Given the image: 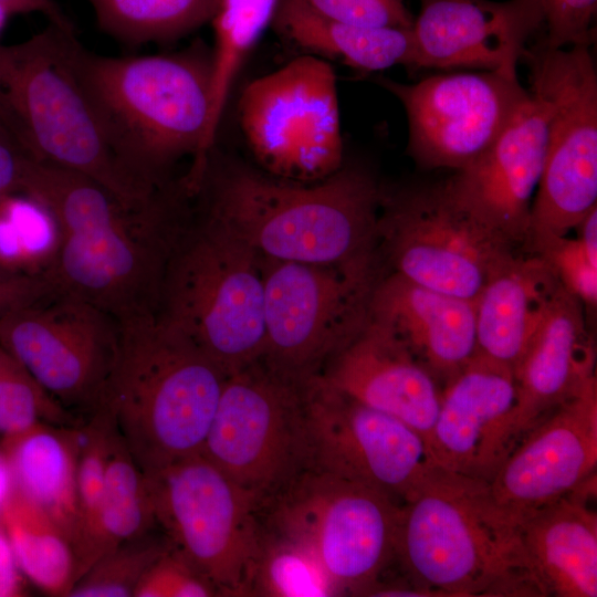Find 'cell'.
<instances>
[{"mask_svg":"<svg viewBox=\"0 0 597 597\" xmlns=\"http://www.w3.org/2000/svg\"><path fill=\"white\" fill-rule=\"evenodd\" d=\"M19 193L52 224L45 275L67 293L123 320L156 312L172 248L187 222L179 184L130 206L94 179L25 157Z\"/></svg>","mask_w":597,"mask_h":597,"instance_id":"cell-1","label":"cell"},{"mask_svg":"<svg viewBox=\"0 0 597 597\" xmlns=\"http://www.w3.org/2000/svg\"><path fill=\"white\" fill-rule=\"evenodd\" d=\"M75 75L107 139L128 174L145 189L168 185L170 167L185 156L192 165L188 189L200 184L211 117V51L202 43L170 54L109 56L76 38Z\"/></svg>","mask_w":597,"mask_h":597,"instance_id":"cell-2","label":"cell"},{"mask_svg":"<svg viewBox=\"0 0 597 597\" xmlns=\"http://www.w3.org/2000/svg\"><path fill=\"white\" fill-rule=\"evenodd\" d=\"M202 214L265 259L345 264L377 254L385 192L366 170L342 167L298 184L241 165L206 166Z\"/></svg>","mask_w":597,"mask_h":597,"instance_id":"cell-3","label":"cell"},{"mask_svg":"<svg viewBox=\"0 0 597 597\" xmlns=\"http://www.w3.org/2000/svg\"><path fill=\"white\" fill-rule=\"evenodd\" d=\"M395 559L429 596H536L519 519L488 482L436 465L400 506Z\"/></svg>","mask_w":597,"mask_h":597,"instance_id":"cell-4","label":"cell"},{"mask_svg":"<svg viewBox=\"0 0 597 597\" xmlns=\"http://www.w3.org/2000/svg\"><path fill=\"white\" fill-rule=\"evenodd\" d=\"M118 323L101 406L148 475L201 452L228 374L154 312Z\"/></svg>","mask_w":597,"mask_h":597,"instance_id":"cell-5","label":"cell"},{"mask_svg":"<svg viewBox=\"0 0 597 597\" xmlns=\"http://www.w3.org/2000/svg\"><path fill=\"white\" fill-rule=\"evenodd\" d=\"M76 31L50 23L28 40L0 44V123L35 161L85 175L130 206L142 187L115 155L72 65Z\"/></svg>","mask_w":597,"mask_h":597,"instance_id":"cell-6","label":"cell"},{"mask_svg":"<svg viewBox=\"0 0 597 597\" xmlns=\"http://www.w3.org/2000/svg\"><path fill=\"white\" fill-rule=\"evenodd\" d=\"M156 314L224 373L263 357V260L201 214L181 230L168 259Z\"/></svg>","mask_w":597,"mask_h":597,"instance_id":"cell-7","label":"cell"},{"mask_svg":"<svg viewBox=\"0 0 597 597\" xmlns=\"http://www.w3.org/2000/svg\"><path fill=\"white\" fill-rule=\"evenodd\" d=\"M400 506L380 490L306 469L262 507L261 521L308 548L338 596H369L395 559Z\"/></svg>","mask_w":597,"mask_h":597,"instance_id":"cell-8","label":"cell"},{"mask_svg":"<svg viewBox=\"0 0 597 597\" xmlns=\"http://www.w3.org/2000/svg\"><path fill=\"white\" fill-rule=\"evenodd\" d=\"M145 478L168 545L220 596H249L262 534L258 499L201 453Z\"/></svg>","mask_w":597,"mask_h":597,"instance_id":"cell-9","label":"cell"},{"mask_svg":"<svg viewBox=\"0 0 597 597\" xmlns=\"http://www.w3.org/2000/svg\"><path fill=\"white\" fill-rule=\"evenodd\" d=\"M262 260L265 348L261 359L303 384L365 326L383 265L378 254L345 264Z\"/></svg>","mask_w":597,"mask_h":597,"instance_id":"cell-10","label":"cell"},{"mask_svg":"<svg viewBox=\"0 0 597 597\" xmlns=\"http://www.w3.org/2000/svg\"><path fill=\"white\" fill-rule=\"evenodd\" d=\"M530 84L551 103L544 168L532 203L528 251L564 237L597 207V74L589 46L525 51Z\"/></svg>","mask_w":597,"mask_h":597,"instance_id":"cell-11","label":"cell"},{"mask_svg":"<svg viewBox=\"0 0 597 597\" xmlns=\"http://www.w3.org/2000/svg\"><path fill=\"white\" fill-rule=\"evenodd\" d=\"M517 250L463 209L443 181L384 195L380 263L423 287L474 302Z\"/></svg>","mask_w":597,"mask_h":597,"instance_id":"cell-12","label":"cell"},{"mask_svg":"<svg viewBox=\"0 0 597 597\" xmlns=\"http://www.w3.org/2000/svg\"><path fill=\"white\" fill-rule=\"evenodd\" d=\"M303 384L262 359L228 374L200 452L262 507L310 467Z\"/></svg>","mask_w":597,"mask_h":597,"instance_id":"cell-13","label":"cell"},{"mask_svg":"<svg viewBox=\"0 0 597 597\" xmlns=\"http://www.w3.org/2000/svg\"><path fill=\"white\" fill-rule=\"evenodd\" d=\"M238 111L250 150L274 178L311 184L343 167L336 80L325 60L302 55L254 80Z\"/></svg>","mask_w":597,"mask_h":597,"instance_id":"cell-14","label":"cell"},{"mask_svg":"<svg viewBox=\"0 0 597 597\" xmlns=\"http://www.w3.org/2000/svg\"><path fill=\"white\" fill-rule=\"evenodd\" d=\"M118 336L117 318L55 289L0 313V346L81 422L102 405Z\"/></svg>","mask_w":597,"mask_h":597,"instance_id":"cell-15","label":"cell"},{"mask_svg":"<svg viewBox=\"0 0 597 597\" xmlns=\"http://www.w3.org/2000/svg\"><path fill=\"white\" fill-rule=\"evenodd\" d=\"M310 467L380 490L402 504L436 467L425 439L400 420L333 388L303 384Z\"/></svg>","mask_w":597,"mask_h":597,"instance_id":"cell-16","label":"cell"},{"mask_svg":"<svg viewBox=\"0 0 597 597\" xmlns=\"http://www.w3.org/2000/svg\"><path fill=\"white\" fill-rule=\"evenodd\" d=\"M379 83L402 104L408 153L426 169L461 170L499 138L528 91L516 73L479 71L439 74L405 84Z\"/></svg>","mask_w":597,"mask_h":597,"instance_id":"cell-17","label":"cell"},{"mask_svg":"<svg viewBox=\"0 0 597 597\" xmlns=\"http://www.w3.org/2000/svg\"><path fill=\"white\" fill-rule=\"evenodd\" d=\"M494 144L470 166L444 180L468 212L523 249L532 203L544 168L551 103L535 86Z\"/></svg>","mask_w":597,"mask_h":597,"instance_id":"cell-18","label":"cell"},{"mask_svg":"<svg viewBox=\"0 0 597 597\" xmlns=\"http://www.w3.org/2000/svg\"><path fill=\"white\" fill-rule=\"evenodd\" d=\"M597 468V380L532 428L504 459L490 491L517 519L575 491Z\"/></svg>","mask_w":597,"mask_h":597,"instance_id":"cell-19","label":"cell"},{"mask_svg":"<svg viewBox=\"0 0 597 597\" xmlns=\"http://www.w3.org/2000/svg\"><path fill=\"white\" fill-rule=\"evenodd\" d=\"M515 401L513 369L476 353L442 386L427 441L433 463L490 483L510 453L506 432Z\"/></svg>","mask_w":597,"mask_h":597,"instance_id":"cell-20","label":"cell"},{"mask_svg":"<svg viewBox=\"0 0 597 597\" xmlns=\"http://www.w3.org/2000/svg\"><path fill=\"white\" fill-rule=\"evenodd\" d=\"M543 23L541 0H421L412 25L418 69L516 73L528 39Z\"/></svg>","mask_w":597,"mask_h":597,"instance_id":"cell-21","label":"cell"},{"mask_svg":"<svg viewBox=\"0 0 597 597\" xmlns=\"http://www.w3.org/2000/svg\"><path fill=\"white\" fill-rule=\"evenodd\" d=\"M514 376L516 401L506 432L510 452L551 411L596 379L585 306L559 282Z\"/></svg>","mask_w":597,"mask_h":597,"instance_id":"cell-22","label":"cell"},{"mask_svg":"<svg viewBox=\"0 0 597 597\" xmlns=\"http://www.w3.org/2000/svg\"><path fill=\"white\" fill-rule=\"evenodd\" d=\"M317 376L359 402L387 413L426 441L438 415L442 386L388 331L369 321Z\"/></svg>","mask_w":597,"mask_h":597,"instance_id":"cell-23","label":"cell"},{"mask_svg":"<svg viewBox=\"0 0 597 597\" xmlns=\"http://www.w3.org/2000/svg\"><path fill=\"white\" fill-rule=\"evenodd\" d=\"M368 320L396 337L443 386L476 354L474 302L384 272Z\"/></svg>","mask_w":597,"mask_h":597,"instance_id":"cell-24","label":"cell"},{"mask_svg":"<svg viewBox=\"0 0 597 597\" xmlns=\"http://www.w3.org/2000/svg\"><path fill=\"white\" fill-rule=\"evenodd\" d=\"M596 478L519 519L523 546L543 596H597Z\"/></svg>","mask_w":597,"mask_h":597,"instance_id":"cell-25","label":"cell"},{"mask_svg":"<svg viewBox=\"0 0 597 597\" xmlns=\"http://www.w3.org/2000/svg\"><path fill=\"white\" fill-rule=\"evenodd\" d=\"M557 284L541 256L519 252L474 301L476 353L514 371Z\"/></svg>","mask_w":597,"mask_h":597,"instance_id":"cell-26","label":"cell"},{"mask_svg":"<svg viewBox=\"0 0 597 597\" xmlns=\"http://www.w3.org/2000/svg\"><path fill=\"white\" fill-rule=\"evenodd\" d=\"M80 426L40 422L3 438L14 490L42 509L73 543L76 520V471ZM73 546V545H72Z\"/></svg>","mask_w":597,"mask_h":597,"instance_id":"cell-27","label":"cell"},{"mask_svg":"<svg viewBox=\"0 0 597 597\" xmlns=\"http://www.w3.org/2000/svg\"><path fill=\"white\" fill-rule=\"evenodd\" d=\"M272 23L297 46L353 69L367 72L397 65L418 69L412 28L338 22L318 14L303 0H280Z\"/></svg>","mask_w":597,"mask_h":597,"instance_id":"cell-28","label":"cell"},{"mask_svg":"<svg viewBox=\"0 0 597 597\" xmlns=\"http://www.w3.org/2000/svg\"><path fill=\"white\" fill-rule=\"evenodd\" d=\"M155 526L146 478L113 426L104 490L84 573L106 553L150 533Z\"/></svg>","mask_w":597,"mask_h":597,"instance_id":"cell-29","label":"cell"},{"mask_svg":"<svg viewBox=\"0 0 597 597\" xmlns=\"http://www.w3.org/2000/svg\"><path fill=\"white\" fill-rule=\"evenodd\" d=\"M1 517L24 577L50 596L66 597L75 583L76 561L63 530L15 490Z\"/></svg>","mask_w":597,"mask_h":597,"instance_id":"cell-30","label":"cell"},{"mask_svg":"<svg viewBox=\"0 0 597 597\" xmlns=\"http://www.w3.org/2000/svg\"><path fill=\"white\" fill-rule=\"evenodd\" d=\"M277 0H218L211 19V117L207 151L214 147L227 101L243 61L273 22Z\"/></svg>","mask_w":597,"mask_h":597,"instance_id":"cell-31","label":"cell"},{"mask_svg":"<svg viewBox=\"0 0 597 597\" xmlns=\"http://www.w3.org/2000/svg\"><path fill=\"white\" fill-rule=\"evenodd\" d=\"M100 29L126 45L168 42L210 22L218 0H86Z\"/></svg>","mask_w":597,"mask_h":597,"instance_id":"cell-32","label":"cell"},{"mask_svg":"<svg viewBox=\"0 0 597 597\" xmlns=\"http://www.w3.org/2000/svg\"><path fill=\"white\" fill-rule=\"evenodd\" d=\"M249 596L327 597L338 593L308 548L262 524Z\"/></svg>","mask_w":597,"mask_h":597,"instance_id":"cell-33","label":"cell"},{"mask_svg":"<svg viewBox=\"0 0 597 597\" xmlns=\"http://www.w3.org/2000/svg\"><path fill=\"white\" fill-rule=\"evenodd\" d=\"M113 420L101 406L81 425L76 471L75 582L83 575L102 501ZM74 585V584H73Z\"/></svg>","mask_w":597,"mask_h":597,"instance_id":"cell-34","label":"cell"},{"mask_svg":"<svg viewBox=\"0 0 597 597\" xmlns=\"http://www.w3.org/2000/svg\"><path fill=\"white\" fill-rule=\"evenodd\" d=\"M167 547L166 538L151 532L126 542L97 559L66 597H134L142 577Z\"/></svg>","mask_w":597,"mask_h":597,"instance_id":"cell-35","label":"cell"},{"mask_svg":"<svg viewBox=\"0 0 597 597\" xmlns=\"http://www.w3.org/2000/svg\"><path fill=\"white\" fill-rule=\"evenodd\" d=\"M40 422L80 426L78 421L46 394L17 363L0 374V434H19Z\"/></svg>","mask_w":597,"mask_h":597,"instance_id":"cell-36","label":"cell"},{"mask_svg":"<svg viewBox=\"0 0 597 597\" xmlns=\"http://www.w3.org/2000/svg\"><path fill=\"white\" fill-rule=\"evenodd\" d=\"M527 253L541 256L559 284L584 306L596 307L597 265L591 263L578 238L546 239L533 245Z\"/></svg>","mask_w":597,"mask_h":597,"instance_id":"cell-37","label":"cell"},{"mask_svg":"<svg viewBox=\"0 0 597 597\" xmlns=\"http://www.w3.org/2000/svg\"><path fill=\"white\" fill-rule=\"evenodd\" d=\"M218 589L169 545L137 585L134 597H211Z\"/></svg>","mask_w":597,"mask_h":597,"instance_id":"cell-38","label":"cell"},{"mask_svg":"<svg viewBox=\"0 0 597 597\" xmlns=\"http://www.w3.org/2000/svg\"><path fill=\"white\" fill-rule=\"evenodd\" d=\"M547 35L542 43L559 49L590 46L597 0H541Z\"/></svg>","mask_w":597,"mask_h":597,"instance_id":"cell-39","label":"cell"},{"mask_svg":"<svg viewBox=\"0 0 597 597\" xmlns=\"http://www.w3.org/2000/svg\"><path fill=\"white\" fill-rule=\"evenodd\" d=\"M328 19L363 27L412 28L413 19L401 0H303Z\"/></svg>","mask_w":597,"mask_h":597,"instance_id":"cell-40","label":"cell"},{"mask_svg":"<svg viewBox=\"0 0 597 597\" xmlns=\"http://www.w3.org/2000/svg\"><path fill=\"white\" fill-rule=\"evenodd\" d=\"M53 289L43 271L28 272L0 264V313L34 302Z\"/></svg>","mask_w":597,"mask_h":597,"instance_id":"cell-41","label":"cell"},{"mask_svg":"<svg viewBox=\"0 0 597 597\" xmlns=\"http://www.w3.org/2000/svg\"><path fill=\"white\" fill-rule=\"evenodd\" d=\"M25 157L14 138L0 123V206L10 196L19 193Z\"/></svg>","mask_w":597,"mask_h":597,"instance_id":"cell-42","label":"cell"},{"mask_svg":"<svg viewBox=\"0 0 597 597\" xmlns=\"http://www.w3.org/2000/svg\"><path fill=\"white\" fill-rule=\"evenodd\" d=\"M24 578L0 516V597L24 596Z\"/></svg>","mask_w":597,"mask_h":597,"instance_id":"cell-43","label":"cell"},{"mask_svg":"<svg viewBox=\"0 0 597 597\" xmlns=\"http://www.w3.org/2000/svg\"><path fill=\"white\" fill-rule=\"evenodd\" d=\"M9 14L42 13L50 23L70 31H76L75 24L55 0H0Z\"/></svg>","mask_w":597,"mask_h":597,"instance_id":"cell-44","label":"cell"},{"mask_svg":"<svg viewBox=\"0 0 597 597\" xmlns=\"http://www.w3.org/2000/svg\"><path fill=\"white\" fill-rule=\"evenodd\" d=\"M578 239L589 260L597 265V207L577 226Z\"/></svg>","mask_w":597,"mask_h":597,"instance_id":"cell-45","label":"cell"},{"mask_svg":"<svg viewBox=\"0 0 597 597\" xmlns=\"http://www.w3.org/2000/svg\"><path fill=\"white\" fill-rule=\"evenodd\" d=\"M14 490L13 478L8 458L0 448V516Z\"/></svg>","mask_w":597,"mask_h":597,"instance_id":"cell-46","label":"cell"},{"mask_svg":"<svg viewBox=\"0 0 597 597\" xmlns=\"http://www.w3.org/2000/svg\"><path fill=\"white\" fill-rule=\"evenodd\" d=\"M17 362L12 357H10L0 346V374L10 369Z\"/></svg>","mask_w":597,"mask_h":597,"instance_id":"cell-47","label":"cell"},{"mask_svg":"<svg viewBox=\"0 0 597 597\" xmlns=\"http://www.w3.org/2000/svg\"><path fill=\"white\" fill-rule=\"evenodd\" d=\"M9 15V12L0 4V34L6 25Z\"/></svg>","mask_w":597,"mask_h":597,"instance_id":"cell-48","label":"cell"}]
</instances>
